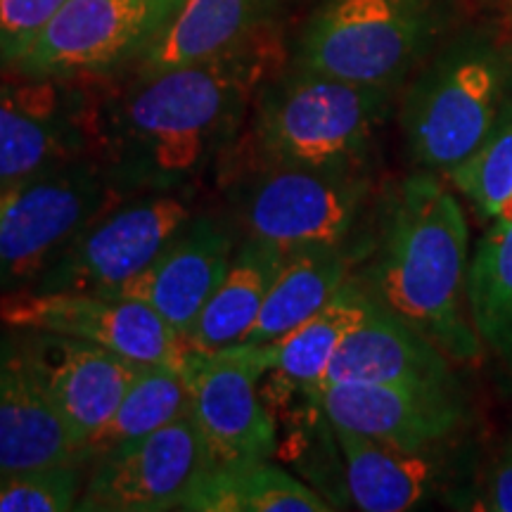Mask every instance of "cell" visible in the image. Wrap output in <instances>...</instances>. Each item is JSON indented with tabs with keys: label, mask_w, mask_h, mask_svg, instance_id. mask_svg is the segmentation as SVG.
I'll list each match as a JSON object with an SVG mask.
<instances>
[{
	"label": "cell",
	"mask_w": 512,
	"mask_h": 512,
	"mask_svg": "<svg viewBox=\"0 0 512 512\" xmlns=\"http://www.w3.org/2000/svg\"><path fill=\"white\" fill-rule=\"evenodd\" d=\"M368 252L370 247H309L285 252L259 318L240 344L271 342L302 325L335 297Z\"/></svg>",
	"instance_id": "7402d4cb"
},
{
	"label": "cell",
	"mask_w": 512,
	"mask_h": 512,
	"mask_svg": "<svg viewBox=\"0 0 512 512\" xmlns=\"http://www.w3.org/2000/svg\"><path fill=\"white\" fill-rule=\"evenodd\" d=\"M19 335L0 337V472L46 465H91Z\"/></svg>",
	"instance_id": "e0dca14e"
},
{
	"label": "cell",
	"mask_w": 512,
	"mask_h": 512,
	"mask_svg": "<svg viewBox=\"0 0 512 512\" xmlns=\"http://www.w3.org/2000/svg\"><path fill=\"white\" fill-rule=\"evenodd\" d=\"M373 306L375 297L354 271L323 309L287 335L264 344H235L228 349L245 356L261 375H275L306 396L323 380L337 349L368 318Z\"/></svg>",
	"instance_id": "ffe728a7"
},
{
	"label": "cell",
	"mask_w": 512,
	"mask_h": 512,
	"mask_svg": "<svg viewBox=\"0 0 512 512\" xmlns=\"http://www.w3.org/2000/svg\"><path fill=\"white\" fill-rule=\"evenodd\" d=\"M190 413L188 384L181 370L169 366H143L119 401L117 411L91 441V453L114 451L147 434L162 430Z\"/></svg>",
	"instance_id": "484cf974"
},
{
	"label": "cell",
	"mask_w": 512,
	"mask_h": 512,
	"mask_svg": "<svg viewBox=\"0 0 512 512\" xmlns=\"http://www.w3.org/2000/svg\"><path fill=\"white\" fill-rule=\"evenodd\" d=\"M102 145V95L86 81L22 76L0 86V188L46 174Z\"/></svg>",
	"instance_id": "30bf717a"
},
{
	"label": "cell",
	"mask_w": 512,
	"mask_h": 512,
	"mask_svg": "<svg viewBox=\"0 0 512 512\" xmlns=\"http://www.w3.org/2000/svg\"><path fill=\"white\" fill-rule=\"evenodd\" d=\"M285 252L261 240L242 238L226 278L211 294L200 318L185 337L188 354H216V351L245 342L259 318L261 306L271 287Z\"/></svg>",
	"instance_id": "603a6c76"
},
{
	"label": "cell",
	"mask_w": 512,
	"mask_h": 512,
	"mask_svg": "<svg viewBox=\"0 0 512 512\" xmlns=\"http://www.w3.org/2000/svg\"><path fill=\"white\" fill-rule=\"evenodd\" d=\"M332 384H458V375L430 337L375 302L306 399Z\"/></svg>",
	"instance_id": "ac0fdd59"
},
{
	"label": "cell",
	"mask_w": 512,
	"mask_h": 512,
	"mask_svg": "<svg viewBox=\"0 0 512 512\" xmlns=\"http://www.w3.org/2000/svg\"><path fill=\"white\" fill-rule=\"evenodd\" d=\"M185 512H330L325 496L268 460L209 465L185 498Z\"/></svg>",
	"instance_id": "cb8c5ba5"
},
{
	"label": "cell",
	"mask_w": 512,
	"mask_h": 512,
	"mask_svg": "<svg viewBox=\"0 0 512 512\" xmlns=\"http://www.w3.org/2000/svg\"><path fill=\"white\" fill-rule=\"evenodd\" d=\"M446 181L456 185L486 219L501 216L512 197V93L479 150Z\"/></svg>",
	"instance_id": "4316f807"
},
{
	"label": "cell",
	"mask_w": 512,
	"mask_h": 512,
	"mask_svg": "<svg viewBox=\"0 0 512 512\" xmlns=\"http://www.w3.org/2000/svg\"><path fill=\"white\" fill-rule=\"evenodd\" d=\"M280 64L283 41L271 24L211 60L131 76L102 95L98 159L128 195L190 190L221 169Z\"/></svg>",
	"instance_id": "6da1fadb"
},
{
	"label": "cell",
	"mask_w": 512,
	"mask_h": 512,
	"mask_svg": "<svg viewBox=\"0 0 512 512\" xmlns=\"http://www.w3.org/2000/svg\"><path fill=\"white\" fill-rule=\"evenodd\" d=\"M444 27L437 0H323L292 64L358 86L396 91Z\"/></svg>",
	"instance_id": "5b68a950"
},
{
	"label": "cell",
	"mask_w": 512,
	"mask_h": 512,
	"mask_svg": "<svg viewBox=\"0 0 512 512\" xmlns=\"http://www.w3.org/2000/svg\"><path fill=\"white\" fill-rule=\"evenodd\" d=\"M332 427L342 456L344 489L363 512H408L430 503L446 486L444 448L413 451Z\"/></svg>",
	"instance_id": "d6986e66"
},
{
	"label": "cell",
	"mask_w": 512,
	"mask_h": 512,
	"mask_svg": "<svg viewBox=\"0 0 512 512\" xmlns=\"http://www.w3.org/2000/svg\"><path fill=\"white\" fill-rule=\"evenodd\" d=\"M183 0H67L12 72L100 81L124 76Z\"/></svg>",
	"instance_id": "9c48e42d"
},
{
	"label": "cell",
	"mask_w": 512,
	"mask_h": 512,
	"mask_svg": "<svg viewBox=\"0 0 512 512\" xmlns=\"http://www.w3.org/2000/svg\"><path fill=\"white\" fill-rule=\"evenodd\" d=\"M275 10L278 0H183L128 74L152 76L219 57L271 27Z\"/></svg>",
	"instance_id": "44dd1931"
},
{
	"label": "cell",
	"mask_w": 512,
	"mask_h": 512,
	"mask_svg": "<svg viewBox=\"0 0 512 512\" xmlns=\"http://www.w3.org/2000/svg\"><path fill=\"white\" fill-rule=\"evenodd\" d=\"M211 463L192 415L91 460L79 512H171Z\"/></svg>",
	"instance_id": "7c38bea8"
},
{
	"label": "cell",
	"mask_w": 512,
	"mask_h": 512,
	"mask_svg": "<svg viewBox=\"0 0 512 512\" xmlns=\"http://www.w3.org/2000/svg\"><path fill=\"white\" fill-rule=\"evenodd\" d=\"M195 214L190 190L128 195L83 230L29 290L119 292L171 245Z\"/></svg>",
	"instance_id": "ba28073f"
},
{
	"label": "cell",
	"mask_w": 512,
	"mask_h": 512,
	"mask_svg": "<svg viewBox=\"0 0 512 512\" xmlns=\"http://www.w3.org/2000/svg\"><path fill=\"white\" fill-rule=\"evenodd\" d=\"M19 332L55 408L74 437L91 451L93 437L117 411L143 366L76 337Z\"/></svg>",
	"instance_id": "2e32d148"
},
{
	"label": "cell",
	"mask_w": 512,
	"mask_h": 512,
	"mask_svg": "<svg viewBox=\"0 0 512 512\" xmlns=\"http://www.w3.org/2000/svg\"><path fill=\"white\" fill-rule=\"evenodd\" d=\"M467 302L484 354L494 356L512 380V216H498L477 242Z\"/></svg>",
	"instance_id": "d4e9b609"
},
{
	"label": "cell",
	"mask_w": 512,
	"mask_h": 512,
	"mask_svg": "<svg viewBox=\"0 0 512 512\" xmlns=\"http://www.w3.org/2000/svg\"><path fill=\"white\" fill-rule=\"evenodd\" d=\"M190 415L214 465L268 460L278 451V425L261 399V373L233 349L188 354L183 368Z\"/></svg>",
	"instance_id": "5bb4252c"
},
{
	"label": "cell",
	"mask_w": 512,
	"mask_h": 512,
	"mask_svg": "<svg viewBox=\"0 0 512 512\" xmlns=\"http://www.w3.org/2000/svg\"><path fill=\"white\" fill-rule=\"evenodd\" d=\"M64 3L67 0H0V67L12 72Z\"/></svg>",
	"instance_id": "f1b7e54d"
},
{
	"label": "cell",
	"mask_w": 512,
	"mask_h": 512,
	"mask_svg": "<svg viewBox=\"0 0 512 512\" xmlns=\"http://www.w3.org/2000/svg\"><path fill=\"white\" fill-rule=\"evenodd\" d=\"M356 278L375 302L430 337L456 366L482 358L467 302L470 228L444 176L415 169L384 192Z\"/></svg>",
	"instance_id": "7a4b0ae2"
},
{
	"label": "cell",
	"mask_w": 512,
	"mask_h": 512,
	"mask_svg": "<svg viewBox=\"0 0 512 512\" xmlns=\"http://www.w3.org/2000/svg\"><path fill=\"white\" fill-rule=\"evenodd\" d=\"M238 245L233 221L195 214L143 273L114 294L150 306L185 342L211 294L226 278Z\"/></svg>",
	"instance_id": "9a60e30c"
},
{
	"label": "cell",
	"mask_w": 512,
	"mask_h": 512,
	"mask_svg": "<svg viewBox=\"0 0 512 512\" xmlns=\"http://www.w3.org/2000/svg\"><path fill=\"white\" fill-rule=\"evenodd\" d=\"M88 463L0 472V512H72L79 505Z\"/></svg>",
	"instance_id": "83f0119b"
},
{
	"label": "cell",
	"mask_w": 512,
	"mask_h": 512,
	"mask_svg": "<svg viewBox=\"0 0 512 512\" xmlns=\"http://www.w3.org/2000/svg\"><path fill=\"white\" fill-rule=\"evenodd\" d=\"M394 91L358 86L290 64L256 95L223 178L254 169H306L370 176Z\"/></svg>",
	"instance_id": "3957f363"
},
{
	"label": "cell",
	"mask_w": 512,
	"mask_h": 512,
	"mask_svg": "<svg viewBox=\"0 0 512 512\" xmlns=\"http://www.w3.org/2000/svg\"><path fill=\"white\" fill-rule=\"evenodd\" d=\"M3 192H5V188H0V197H3Z\"/></svg>",
	"instance_id": "4dcf8cb0"
},
{
	"label": "cell",
	"mask_w": 512,
	"mask_h": 512,
	"mask_svg": "<svg viewBox=\"0 0 512 512\" xmlns=\"http://www.w3.org/2000/svg\"><path fill=\"white\" fill-rule=\"evenodd\" d=\"M309 399L330 425L413 451L448 446L470 418L460 384H332Z\"/></svg>",
	"instance_id": "4fadbf2b"
},
{
	"label": "cell",
	"mask_w": 512,
	"mask_h": 512,
	"mask_svg": "<svg viewBox=\"0 0 512 512\" xmlns=\"http://www.w3.org/2000/svg\"><path fill=\"white\" fill-rule=\"evenodd\" d=\"M238 233L280 252L373 247V178L306 169H254L226 178Z\"/></svg>",
	"instance_id": "8992f818"
},
{
	"label": "cell",
	"mask_w": 512,
	"mask_h": 512,
	"mask_svg": "<svg viewBox=\"0 0 512 512\" xmlns=\"http://www.w3.org/2000/svg\"><path fill=\"white\" fill-rule=\"evenodd\" d=\"M98 157L10 185L0 197V290L34 285L95 219L126 200Z\"/></svg>",
	"instance_id": "52a82bcc"
},
{
	"label": "cell",
	"mask_w": 512,
	"mask_h": 512,
	"mask_svg": "<svg viewBox=\"0 0 512 512\" xmlns=\"http://www.w3.org/2000/svg\"><path fill=\"white\" fill-rule=\"evenodd\" d=\"M472 508L512 512V434L505 439V444L498 448L496 456L486 467Z\"/></svg>",
	"instance_id": "f546056e"
},
{
	"label": "cell",
	"mask_w": 512,
	"mask_h": 512,
	"mask_svg": "<svg viewBox=\"0 0 512 512\" xmlns=\"http://www.w3.org/2000/svg\"><path fill=\"white\" fill-rule=\"evenodd\" d=\"M0 320L12 330L55 332L98 344L140 366L188 363L185 342L150 306L119 294L12 290L0 299Z\"/></svg>",
	"instance_id": "8fae6325"
},
{
	"label": "cell",
	"mask_w": 512,
	"mask_h": 512,
	"mask_svg": "<svg viewBox=\"0 0 512 512\" xmlns=\"http://www.w3.org/2000/svg\"><path fill=\"white\" fill-rule=\"evenodd\" d=\"M512 93V48L465 36L434 57L408 86L399 124L415 169L448 176L467 162Z\"/></svg>",
	"instance_id": "277c9868"
}]
</instances>
